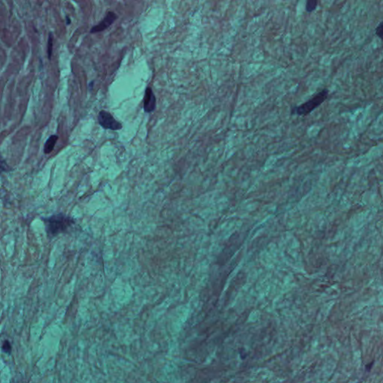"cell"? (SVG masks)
Returning a JSON list of instances; mask_svg holds the SVG:
<instances>
[{
    "label": "cell",
    "instance_id": "1",
    "mask_svg": "<svg viewBox=\"0 0 383 383\" xmlns=\"http://www.w3.org/2000/svg\"><path fill=\"white\" fill-rule=\"evenodd\" d=\"M43 220L45 222L47 233L50 238L65 233L75 223L73 218L63 213L53 215L50 217L44 219Z\"/></svg>",
    "mask_w": 383,
    "mask_h": 383
},
{
    "label": "cell",
    "instance_id": "2",
    "mask_svg": "<svg viewBox=\"0 0 383 383\" xmlns=\"http://www.w3.org/2000/svg\"><path fill=\"white\" fill-rule=\"evenodd\" d=\"M329 95V91L327 89H323L313 95L312 98L295 108V112L299 116H309L327 100Z\"/></svg>",
    "mask_w": 383,
    "mask_h": 383
},
{
    "label": "cell",
    "instance_id": "3",
    "mask_svg": "<svg viewBox=\"0 0 383 383\" xmlns=\"http://www.w3.org/2000/svg\"><path fill=\"white\" fill-rule=\"evenodd\" d=\"M98 122L102 128L106 130H119L122 129V125L118 122L107 111L102 110L99 112Z\"/></svg>",
    "mask_w": 383,
    "mask_h": 383
},
{
    "label": "cell",
    "instance_id": "4",
    "mask_svg": "<svg viewBox=\"0 0 383 383\" xmlns=\"http://www.w3.org/2000/svg\"><path fill=\"white\" fill-rule=\"evenodd\" d=\"M156 97L154 94L151 88L147 87L145 90L144 97V110L147 113L154 112L157 106Z\"/></svg>",
    "mask_w": 383,
    "mask_h": 383
},
{
    "label": "cell",
    "instance_id": "5",
    "mask_svg": "<svg viewBox=\"0 0 383 383\" xmlns=\"http://www.w3.org/2000/svg\"><path fill=\"white\" fill-rule=\"evenodd\" d=\"M117 15L112 12H109L106 14V17H104L103 20L100 22L97 26H93L91 29V33H97L104 31L105 29H107L108 27L111 26L116 19H117Z\"/></svg>",
    "mask_w": 383,
    "mask_h": 383
},
{
    "label": "cell",
    "instance_id": "6",
    "mask_svg": "<svg viewBox=\"0 0 383 383\" xmlns=\"http://www.w3.org/2000/svg\"><path fill=\"white\" fill-rule=\"evenodd\" d=\"M58 139H59V136L57 135H52L48 140H47L46 143L45 144V147H44V151H45L46 155H48V154H50L53 151Z\"/></svg>",
    "mask_w": 383,
    "mask_h": 383
},
{
    "label": "cell",
    "instance_id": "7",
    "mask_svg": "<svg viewBox=\"0 0 383 383\" xmlns=\"http://www.w3.org/2000/svg\"><path fill=\"white\" fill-rule=\"evenodd\" d=\"M318 4H319V2L317 1V0H309V1L306 2V12L312 13L314 11L316 10Z\"/></svg>",
    "mask_w": 383,
    "mask_h": 383
},
{
    "label": "cell",
    "instance_id": "8",
    "mask_svg": "<svg viewBox=\"0 0 383 383\" xmlns=\"http://www.w3.org/2000/svg\"><path fill=\"white\" fill-rule=\"evenodd\" d=\"M375 34L383 42V20L378 24V26L375 29Z\"/></svg>",
    "mask_w": 383,
    "mask_h": 383
},
{
    "label": "cell",
    "instance_id": "9",
    "mask_svg": "<svg viewBox=\"0 0 383 383\" xmlns=\"http://www.w3.org/2000/svg\"><path fill=\"white\" fill-rule=\"evenodd\" d=\"M52 53H53V35L50 33L48 45V56L49 59H51Z\"/></svg>",
    "mask_w": 383,
    "mask_h": 383
},
{
    "label": "cell",
    "instance_id": "10",
    "mask_svg": "<svg viewBox=\"0 0 383 383\" xmlns=\"http://www.w3.org/2000/svg\"><path fill=\"white\" fill-rule=\"evenodd\" d=\"M3 351L5 352H10L11 351V345L10 343H9V342L6 340V342H5L4 344H3Z\"/></svg>",
    "mask_w": 383,
    "mask_h": 383
},
{
    "label": "cell",
    "instance_id": "11",
    "mask_svg": "<svg viewBox=\"0 0 383 383\" xmlns=\"http://www.w3.org/2000/svg\"><path fill=\"white\" fill-rule=\"evenodd\" d=\"M373 363H374V362H370V363L367 364V365H365V369H366L367 372H370V370H371L372 367H373Z\"/></svg>",
    "mask_w": 383,
    "mask_h": 383
},
{
    "label": "cell",
    "instance_id": "12",
    "mask_svg": "<svg viewBox=\"0 0 383 383\" xmlns=\"http://www.w3.org/2000/svg\"><path fill=\"white\" fill-rule=\"evenodd\" d=\"M66 20H67V24L70 25V23H71V21H70V18H69L68 17H66Z\"/></svg>",
    "mask_w": 383,
    "mask_h": 383
}]
</instances>
